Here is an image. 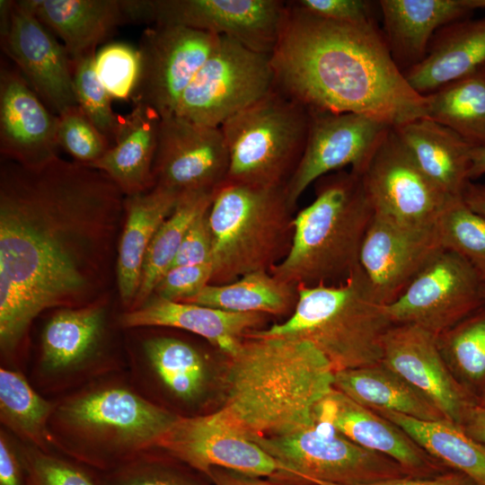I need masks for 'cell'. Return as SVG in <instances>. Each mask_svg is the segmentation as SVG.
I'll return each instance as SVG.
<instances>
[{"instance_id": "obj_43", "label": "cell", "mask_w": 485, "mask_h": 485, "mask_svg": "<svg viewBox=\"0 0 485 485\" xmlns=\"http://www.w3.org/2000/svg\"><path fill=\"white\" fill-rule=\"evenodd\" d=\"M97 76L111 99H131L140 74L138 48L124 42H112L94 57Z\"/></svg>"}, {"instance_id": "obj_32", "label": "cell", "mask_w": 485, "mask_h": 485, "mask_svg": "<svg viewBox=\"0 0 485 485\" xmlns=\"http://www.w3.org/2000/svg\"><path fill=\"white\" fill-rule=\"evenodd\" d=\"M334 388L372 410L394 411L420 420H446L430 401L382 363L335 372Z\"/></svg>"}, {"instance_id": "obj_45", "label": "cell", "mask_w": 485, "mask_h": 485, "mask_svg": "<svg viewBox=\"0 0 485 485\" xmlns=\"http://www.w3.org/2000/svg\"><path fill=\"white\" fill-rule=\"evenodd\" d=\"M211 276V262L172 267L160 278L153 295L171 301L187 302L210 284Z\"/></svg>"}, {"instance_id": "obj_29", "label": "cell", "mask_w": 485, "mask_h": 485, "mask_svg": "<svg viewBox=\"0 0 485 485\" xmlns=\"http://www.w3.org/2000/svg\"><path fill=\"white\" fill-rule=\"evenodd\" d=\"M160 115L145 104H134L122 117L114 144L95 163L125 196L146 192L154 187L153 164L157 146Z\"/></svg>"}, {"instance_id": "obj_25", "label": "cell", "mask_w": 485, "mask_h": 485, "mask_svg": "<svg viewBox=\"0 0 485 485\" xmlns=\"http://www.w3.org/2000/svg\"><path fill=\"white\" fill-rule=\"evenodd\" d=\"M266 315L235 313L151 295L140 307L124 311L118 325L124 329L172 328L198 335L226 356L234 354L247 333L260 329Z\"/></svg>"}, {"instance_id": "obj_10", "label": "cell", "mask_w": 485, "mask_h": 485, "mask_svg": "<svg viewBox=\"0 0 485 485\" xmlns=\"http://www.w3.org/2000/svg\"><path fill=\"white\" fill-rule=\"evenodd\" d=\"M249 437L280 465L286 481L300 485H366L410 476L395 461L355 444L320 420L282 435Z\"/></svg>"}, {"instance_id": "obj_5", "label": "cell", "mask_w": 485, "mask_h": 485, "mask_svg": "<svg viewBox=\"0 0 485 485\" xmlns=\"http://www.w3.org/2000/svg\"><path fill=\"white\" fill-rule=\"evenodd\" d=\"M315 198L294 216L287 255L270 269L299 286L337 284L357 268L374 210L360 174L338 171L315 182Z\"/></svg>"}, {"instance_id": "obj_47", "label": "cell", "mask_w": 485, "mask_h": 485, "mask_svg": "<svg viewBox=\"0 0 485 485\" xmlns=\"http://www.w3.org/2000/svg\"><path fill=\"white\" fill-rule=\"evenodd\" d=\"M209 208L198 215L190 225L170 269L211 262L213 235L208 220Z\"/></svg>"}, {"instance_id": "obj_56", "label": "cell", "mask_w": 485, "mask_h": 485, "mask_svg": "<svg viewBox=\"0 0 485 485\" xmlns=\"http://www.w3.org/2000/svg\"><path fill=\"white\" fill-rule=\"evenodd\" d=\"M483 295H484V299H485V283L483 284Z\"/></svg>"}, {"instance_id": "obj_1", "label": "cell", "mask_w": 485, "mask_h": 485, "mask_svg": "<svg viewBox=\"0 0 485 485\" xmlns=\"http://www.w3.org/2000/svg\"><path fill=\"white\" fill-rule=\"evenodd\" d=\"M125 195L102 172L58 156L0 170V348L21 369L32 322L108 297Z\"/></svg>"}, {"instance_id": "obj_14", "label": "cell", "mask_w": 485, "mask_h": 485, "mask_svg": "<svg viewBox=\"0 0 485 485\" xmlns=\"http://www.w3.org/2000/svg\"><path fill=\"white\" fill-rule=\"evenodd\" d=\"M360 177L374 213L404 224L435 225L453 198L423 172L393 128Z\"/></svg>"}, {"instance_id": "obj_15", "label": "cell", "mask_w": 485, "mask_h": 485, "mask_svg": "<svg viewBox=\"0 0 485 485\" xmlns=\"http://www.w3.org/2000/svg\"><path fill=\"white\" fill-rule=\"evenodd\" d=\"M155 448L206 476L213 468H223L286 481L280 465L219 410L191 417L179 416Z\"/></svg>"}, {"instance_id": "obj_55", "label": "cell", "mask_w": 485, "mask_h": 485, "mask_svg": "<svg viewBox=\"0 0 485 485\" xmlns=\"http://www.w3.org/2000/svg\"><path fill=\"white\" fill-rule=\"evenodd\" d=\"M478 404H479L481 407L485 408V393H484L483 396L481 398L480 401H478Z\"/></svg>"}, {"instance_id": "obj_35", "label": "cell", "mask_w": 485, "mask_h": 485, "mask_svg": "<svg viewBox=\"0 0 485 485\" xmlns=\"http://www.w3.org/2000/svg\"><path fill=\"white\" fill-rule=\"evenodd\" d=\"M56 400L38 392L23 371L0 368V421L20 442L45 451L50 445L48 426Z\"/></svg>"}, {"instance_id": "obj_2", "label": "cell", "mask_w": 485, "mask_h": 485, "mask_svg": "<svg viewBox=\"0 0 485 485\" xmlns=\"http://www.w3.org/2000/svg\"><path fill=\"white\" fill-rule=\"evenodd\" d=\"M271 64L275 86L309 110L362 114L392 128L427 118L426 97L409 84L375 22H332L289 1Z\"/></svg>"}, {"instance_id": "obj_51", "label": "cell", "mask_w": 485, "mask_h": 485, "mask_svg": "<svg viewBox=\"0 0 485 485\" xmlns=\"http://www.w3.org/2000/svg\"><path fill=\"white\" fill-rule=\"evenodd\" d=\"M461 428L469 436L485 445V408L477 403L469 411Z\"/></svg>"}, {"instance_id": "obj_54", "label": "cell", "mask_w": 485, "mask_h": 485, "mask_svg": "<svg viewBox=\"0 0 485 485\" xmlns=\"http://www.w3.org/2000/svg\"><path fill=\"white\" fill-rule=\"evenodd\" d=\"M469 5L476 10L479 8H485V0H467Z\"/></svg>"}, {"instance_id": "obj_17", "label": "cell", "mask_w": 485, "mask_h": 485, "mask_svg": "<svg viewBox=\"0 0 485 485\" xmlns=\"http://www.w3.org/2000/svg\"><path fill=\"white\" fill-rule=\"evenodd\" d=\"M228 148L220 127L194 123L174 114L161 118L153 164L154 187L181 196L216 191L225 181Z\"/></svg>"}, {"instance_id": "obj_27", "label": "cell", "mask_w": 485, "mask_h": 485, "mask_svg": "<svg viewBox=\"0 0 485 485\" xmlns=\"http://www.w3.org/2000/svg\"><path fill=\"white\" fill-rule=\"evenodd\" d=\"M484 67L485 17L466 18L437 31L425 57L403 75L424 96Z\"/></svg>"}, {"instance_id": "obj_49", "label": "cell", "mask_w": 485, "mask_h": 485, "mask_svg": "<svg viewBox=\"0 0 485 485\" xmlns=\"http://www.w3.org/2000/svg\"><path fill=\"white\" fill-rule=\"evenodd\" d=\"M313 485H337L329 482L317 481ZM366 485H478L466 475L456 472H444L431 477L404 476L384 480Z\"/></svg>"}, {"instance_id": "obj_11", "label": "cell", "mask_w": 485, "mask_h": 485, "mask_svg": "<svg viewBox=\"0 0 485 485\" xmlns=\"http://www.w3.org/2000/svg\"><path fill=\"white\" fill-rule=\"evenodd\" d=\"M274 87L271 55L220 36L216 48L182 93L174 115L220 127Z\"/></svg>"}, {"instance_id": "obj_3", "label": "cell", "mask_w": 485, "mask_h": 485, "mask_svg": "<svg viewBox=\"0 0 485 485\" xmlns=\"http://www.w3.org/2000/svg\"><path fill=\"white\" fill-rule=\"evenodd\" d=\"M223 415L247 436H271L313 425L335 371L310 341L247 337L227 356Z\"/></svg>"}, {"instance_id": "obj_34", "label": "cell", "mask_w": 485, "mask_h": 485, "mask_svg": "<svg viewBox=\"0 0 485 485\" xmlns=\"http://www.w3.org/2000/svg\"><path fill=\"white\" fill-rule=\"evenodd\" d=\"M297 286L282 281L270 271H255L223 285H207L187 302L235 313L283 315L293 313Z\"/></svg>"}, {"instance_id": "obj_33", "label": "cell", "mask_w": 485, "mask_h": 485, "mask_svg": "<svg viewBox=\"0 0 485 485\" xmlns=\"http://www.w3.org/2000/svg\"><path fill=\"white\" fill-rule=\"evenodd\" d=\"M403 429L444 466L485 485V445L448 420H420L394 411L374 410Z\"/></svg>"}, {"instance_id": "obj_52", "label": "cell", "mask_w": 485, "mask_h": 485, "mask_svg": "<svg viewBox=\"0 0 485 485\" xmlns=\"http://www.w3.org/2000/svg\"><path fill=\"white\" fill-rule=\"evenodd\" d=\"M462 198L472 210L485 216V183L470 181L463 192Z\"/></svg>"}, {"instance_id": "obj_40", "label": "cell", "mask_w": 485, "mask_h": 485, "mask_svg": "<svg viewBox=\"0 0 485 485\" xmlns=\"http://www.w3.org/2000/svg\"><path fill=\"white\" fill-rule=\"evenodd\" d=\"M441 352L471 381L485 377V304L437 336Z\"/></svg>"}, {"instance_id": "obj_48", "label": "cell", "mask_w": 485, "mask_h": 485, "mask_svg": "<svg viewBox=\"0 0 485 485\" xmlns=\"http://www.w3.org/2000/svg\"><path fill=\"white\" fill-rule=\"evenodd\" d=\"M0 485H27L20 441L0 429Z\"/></svg>"}, {"instance_id": "obj_44", "label": "cell", "mask_w": 485, "mask_h": 485, "mask_svg": "<svg viewBox=\"0 0 485 485\" xmlns=\"http://www.w3.org/2000/svg\"><path fill=\"white\" fill-rule=\"evenodd\" d=\"M57 138L75 162L89 165L98 161L110 148L108 138L93 125L77 105L57 115Z\"/></svg>"}, {"instance_id": "obj_9", "label": "cell", "mask_w": 485, "mask_h": 485, "mask_svg": "<svg viewBox=\"0 0 485 485\" xmlns=\"http://www.w3.org/2000/svg\"><path fill=\"white\" fill-rule=\"evenodd\" d=\"M108 299L56 309L48 318L27 371L41 394L55 399L127 367L113 344Z\"/></svg>"}, {"instance_id": "obj_4", "label": "cell", "mask_w": 485, "mask_h": 485, "mask_svg": "<svg viewBox=\"0 0 485 485\" xmlns=\"http://www.w3.org/2000/svg\"><path fill=\"white\" fill-rule=\"evenodd\" d=\"M55 400L48 426L52 448L95 472L114 469L155 448L179 417L142 396L127 370Z\"/></svg>"}, {"instance_id": "obj_37", "label": "cell", "mask_w": 485, "mask_h": 485, "mask_svg": "<svg viewBox=\"0 0 485 485\" xmlns=\"http://www.w3.org/2000/svg\"><path fill=\"white\" fill-rule=\"evenodd\" d=\"M216 192H190L179 197L174 209L158 228L149 245L139 289L129 310L140 307L153 295L156 284L170 269L190 225L210 207Z\"/></svg>"}, {"instance_id": "obj_42", "label": "cell", "mask_w": 485, "mask_h": 485, "mask_svg": "<svg viewBox=\"0 0 485 485\" xmlns=\"http://www.w3.org/2000/svg\"><path fill=\"white\" fill-rule=\"evenodd\" d=\"M20 445L27 485H98L93 470L57 451Z\"/></svg>"}, {"instance_id": "obj_23", "label": "cell", "mask_w": 485, "mask_h": 485, "mask_svg": "<svg viewBox=\"0 0 485 485\" xmlns=\"http://www.w3.org/2000/svg\"><path fill=\"white\" fill-rule=\"evenodd\" d=\"M58 117L41 101L18 69L0 72V152L25 166L57 156Z\"/></svg>"}, {"instance_id": "obj_7", "label": "cell", "mask_w": 485, "mask_h": 485, "mask_svg": "<svg viewBox=\"0 0 485 485\" xmlns=\"http://www.w3.org/2000/svg\"><path fill=\"white\" fill-rule=\"evenodd\" d=\"M293 211L285 187L223 184L208 210L213 235L210 284L270 271L291 246Z\"/></svg>"}, {"instance_id": "obj_16", "label": "cell", "mask_w": 485, "mask_h": 485, "mask_svg": "<svg viewBox=\"0 0 485 485\" xmlns=\"http://www.w3.org/2000/svg\"><path fill=\"white\" fill-rule=\"evenodd\" d=\"M309 111L305 147L285 187L288 201L294 208L305 190L322 176L347 166L360 174L392 128L357 113Z\"/></svg>"}, {"instance_id": "obj_12", "label": "cell", "mask_w": 485, "mask_h": 485, "mask_svg": "<svg viewBox=\"0 0 485 485\" xmlns=\"http://www.w3.org/2000/svg\"><path fill=\"white\" fill-rule=\"evenodd\" d=\"M483 284L468 262L443 248L384 310L392 324H415L438 336L485 304Z\"/></svg>"}, {"instance_id": "obj_36", "label": "cell", "mask_w": 485, "mask_h": 485, "mask_svg": "<svg viewBox=\"0 0 485 485\" xmlns=\"http://www.w3.org/2000/svg\"><path fill=\"white\" fill-rule=\"evenodd\" d=\"M424 96L427 118L452 129L472 147L485 145V68Z\"/></svg>"}, {"instance_id": "obj_28", "label": "cell", "mask_w": 485, "mask_h": 485, "mask_svg": "<svg viewBox=\"0 0 485 485\" xmlns=\"http://www.w3.org/2000/svg\"><path fill=\"white\" fill-rule=\"evenodd\" d=\"M179 195L154 187L124 200V221L117 245L116 283L125 311L131 308L141 282L149 245L163 221L171 215Z\"/></svg>"}, {"instance_id": "obj_39", "label": "cell", "mask_w": 485, "mask_h": 485, "mask_svg": "<svg viewBox=\"0 0 485 485\" xmlns=\"http://www.w3.org/2000/svg\"><path fill=\"white\" fill-rule=\"evenodd\" d=\"M436 225L443 248L462 257L485 283V216L462 197L453 198Z\"/></svg>"}, {"instance_id": "obj_22", "label": "cell", "mask_w": 485, "mask_h": 485, "mask_svg": "<svg viewBox=\"0 0 485 485\" xmlns=\"http://www.w3.org/2000/svg\"><path fill=\"white\" fill-rule=\"evenodd\" d=\"M1 46L45 105L56 115L77 105L73 61L47 27L22 1H13Z\"/></svg>"}, {"instance_id": "obj_8", "label": "cell", "mask_w": 485, "mask_h": 485, "mask_svg": "<svg viewBox=\"0 0 485 485\" xmlns=\"http://www.w3.org/2000/svg\"><path fill=\"white\" fill-rule=\"evenodd\" d=\"M308 108L276 86L226 119L220 128L228 153L224 184L286 187L305 147Z\"/></svg>"}, {"instance_id": "obj_30", "label": "cell", "mask_w": 485, "mask_h": 485, "mask_svg": "<svg viewBox=\"0 0 485 485\" xmlns=\"http://www.w3.org/2000/svg\"><path fill=\"white\" fill-rule=\"evenodd\" d=\"M393 129L432 181L450 197H462L471 181V145L452 129L428 118H419Z\"/></svg>"}, {"instance_id": "obj_18", "label": "cell", "mask_w": 485, "mask_h": 485, "mask_svg": "<svg viewBox=\"0 0 485 485\" xmlns=\"http://www.w3.org/2000/svg\"><path fill=\"white\" fill-rule=\"evenodd\" d=\"M287 2L279 0H150L149 23L180 25L231 38L271 55Z\"/></svg>"}, {"instance_id": "obj_20", "label": "cell", "mask_w": 485, "mask_h": 485, "mask_svg": "<svg viewBox=\"0 0 485 485\" xmlns=\"http://www.w3.org/2000/svg\"><path fill=\"white\" fill-rule=\"evenodd\" d=\"M382 364L430 401L446 420L462 427L478 403L453 375L437 336L415 324H392L383 340Z\"/></svg>"}, {"instance_id": "obj_38", "label": "cell", "mask_w": 485, "mask_h": 485, "mask_svg": "<svg viewBox=\"0 0 485 485\" xmlns=\"http://www.w3.org/2000/svg\"><path fill=\"white\" fill-rule=\"evenodd\" d=\"M93 472L98 485H213L205 474L157 448L114 469Z\"/></svg>"}, {"instance_id": "obj_41", "label": "cell", "mask_w": 485, "mask_h": 485, "mask_svg": "<svg viewBox=\"0 0 485 485\" xmlns=\"http://www.w3.org/2000/svg\"><path fill=\"white\" fill-rule=\"evenodd\" d=\"M95 53L73 61L75 94L78 106L112 146L123 116L112 110L111 97L97 76L94 66Z\"/></svg>"}, {"instance_id": "obj_53", "label": "cell", "mask_w": 485, "mask_h": 485, "mask_svg": "<svg viewBox=\"0 0 485 485\" xmlns=\"http://www.w3.org/2000/svg\"><path fill=\"white\" fill-rule=\"evenodd\" d=\"M485 174V145L472 147L469 177L471 181Z\"/></svg>"}, {"instance_id": "obj_46", "label": "cell", "mask_w": 485, "mask_h": 485, "mask_svg": "<svg viewBox=\"0 0 485 485\" xmlns=\"http://www.w3.org/2000/svg\"><path fill=\"white\" fill-rule=\"evenodd\" d=\"M297 8L317 17L342 23L375 22L374 4L365 0H297Z\"/></svg>"}, {"instance_id": "obj_57", "label": "cell", "mask_w": 485, "mask_h": 485, "mask_svg": "<svg viewBox=\"0 0 485 485\" xmlns=\"http://www.w3.org/2000/svg\"><path fill=\"white\" fill-rule=\"evenodd\" d=\"M485 68V67H484Z\"/></svg>"}, {"instance_id": "obj_24", "label": "cell", "mask_w": 485, "mask_h": 485, "mask_svg": "<svg viewBox=\"0 0 485 485\" xmlns=\"http://www.w3.org/2000/svg\"><path fill=\"white\" fill-rule=\"evenodd\" d=\"M315 420L328 423L355 444L389 457L412 477H431L444 465L403 429L333 388L316 406Z\"/></svg>"}, {"instance_id": "obj_13", "label": "cell", "mask_w": 485, "mask_h": 485, "mask_svg": "<svg viewBox=\"0 0 485 485\" xmlns=\"http://www.w3.org/2000/svg\"><path fill=\"white\" fill-rule=\"evenodd\" d=\"M220 36L180 25H154L140 38V74L134 104L154 109L161 118L174 114L198 70L216 48Z\"/></svg>"}, {"instance_id": "obj_26", "label": "cell", "mask_w": 485, "mask_h": 485, "mask_svg": "<svg viewBox=\"0 0 485 485\" xmlns=\"http://www.w3.org/2000/svg\"><path fill=\"white\" fill-rule=\"evenodd\" d=\"M378 5L384 39L402 73L425 57L437 31L474 11L467 0H381Z\"/></svg>"}, {"instance_id": "obj_19", "label": "cell", "mask_w": 485, "mask_h": 485, "mask_svg": "<svg viewBox=\"0 0 485 485\" xmlns=\"http://www.w3.org/2000/svg\"><path fill=\"white\" fill-rule=\"evenodd\" d=\"M442 249L436 225H409L375 214L358 260L373 299L382 305L393 302Z\"/></svg>"}, {"instance_id": "obj_6", "label": "cell", "mask_w": 485, "mask_h": 485, "mask_svg": "<svg viewBox=\"0 0 485 485\" xmlns=\"http://www.w3.org/2000/svg\"><path fill=\"white\" fill-rule=\"evenodd\" d=\"M298 299L283 322L247 337H293L312 342L335 372L380 364L383 340L392 325L371 296L359 267L331 285L297 286Z\"/></svg>"}, {"instance_id": "obj_31", "label": "cell", "mask_w": 485, "mask_h": 485, "mask_svg": "<svg viewBox=\"0 0 485 485\" xmlns=\"http://www.w3.org/2000/svg\"><path fill=\"white\" fill-rule=\"evenodd\" d=\"M63 40L72 61L96 52L98 44L126 24L120 0H23Z\"/></svg>"}, {"instance_id": "obj_21", "label": "cell", "mask_w": 485, "mask_h": 485, "mask_svg": "<svg viewBox=\"0 0 485 485\" xmlns=\"http://www.w3.org/2000/svg\"><path fill=\"white\" fill-rule=\"evenodd\" d=\"M126 360L131 384L154 404L164 396L174 404L192 407L207 390V361L196 346L182 339L138 334L128 347Z\"/></svg>"}, {"instance_id": "obj_50", "label": "cell", "mask_w": 485, "mask_h": 485, "mask_svg": "<svg viewBox=\"0 0 485 485\" xmlns=\"http://www.w3.org/2000/svg\"><path fill=\"white\" fill-rule=\"evenodd\" d=\"M207 476L213 485H286L261 477L245 475L223 468H213Z\"/></svg>"}]
</instances>
